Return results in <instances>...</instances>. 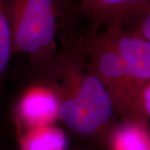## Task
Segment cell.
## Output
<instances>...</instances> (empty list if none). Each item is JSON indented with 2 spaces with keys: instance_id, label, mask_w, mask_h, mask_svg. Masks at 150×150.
<instances>
[{
  "instance_id": "11",
  "label": "cell",
  "mask_w": 150,
  "mask_h": 150,
  "mask_svg": "<svg viewBox=\"0 0 150 150\" xmlns=\"http://www.w3.org/2000/svg\"><path fill=\"white\" fill-rule=\"evenodd\" d=\"M138 106L141 116L150 121V80L140 92Z\"/></svg>"
},
{
  "instance_id": "6",
  "label": "cell",
  "mask_w": 150,
  "mask_h": 150,
  "mask_svg": "<svg viewBox=\"0 0 150 150\" xmlns=\"http://www.w3.org/2000/svg\"><path fill=\"white\" fill-rule=\"evenodd\" d=\"M150 0H78V9L94 25L93 30L126 27Z\"/></svg>"
},
{
  "instance_id": "4",
  "label": "cell",
  "mask_w": 150,
  "mask_h": 150,
  "mask_svg": "<svg viewBox=\"0 0 150 150\" xmlns=\"http://www.w3.org/2000/svg\"><path fill=\"white\" fill-rule=\"evenodd\" d=\"M102 33L118 54L134 90L139 96L142 88L150 80V43L126 27L106 28Z\"/></svg>"
},
{
  "instance_id": "3",
  "label": "cell",
  "mask_w": 150,
  "mask_h": 150,
  "mask_svg": "<svg viewBox=\"0 0 150 150\" xmlns=\"http://www.w3.org/2000/svg\"><path fill=\"white\" fill-rule=\"evenodd\" d=\"M75 40L110 97L118 120L146 119L140 115L139 96L129 76L102 31L92 30L84 35L75 36Z\"/></svg>"
},
{
  "instance_id": "9",
  "label": "cell",
  "mask_w": 150,
  "mask_h": 150,
  "mask_svg": "<svg viewBox=\"0 0 150 150\" xmlns=\"http://www.w3.org/2000/svg\"><path fill=\"white\" fill-rule=\"evenodd\" d=\"M13 52L10 22L5 0H0V76L8 65Z\"/></svg>"
},
{
  "instance_id": "10",
  "label": "cell",
  "mask_w": 150,
  "mask_h": 150,
  "mask_svg": "<svg viewBox=\"0 0 150 150\" xmlns=\"http://www.w3.org/2000/svg\"><path fill=\"white\" fill-rule=\"evenodd\" d=\"M131 23H134V25L130 29L150 43V4Z\"/></svg>"
},
{
  "instance_id": "8",
  "label": "cell",
  "mask_w": 150,
  "mask_h": 150,
  "mask_svg": "<svg viewBox=\"0 0 150 150\" xmlns=\"http://www.w3.org/2000/svg\"><path fill=\"white\" fill-rule=\"evenodd\" d=\"M19 150H69L65 132L55 124L18 133Z\"/></svg>"
},
{
  "instance_id": "7",
  "label": "cell",
  "mask_w": 150,
  "mask_h": 150,
  "mask_svg": "<svg viewBox=\"0 0 150 150\" xmlns=\"http://www.w3.org/2000/svg\"><path fill=\"white\" fill-rule=\"evenodd\" d=\"M117 122L103 143L107 150H150L149 121L142 118Z\"/></svg>"
},
{
  "instance_id": "1",
  "label": "cell",
  "mask_w": 150,
  "mask_h": 150,
  "mask_svg": "<svg viewBox=\"0 0 150 150\" xmlns=\"http://www.w3.org/2000/svg\"><path fill=\"white\" fill-rule=\"evenodd\" d=\"M63 47L42 71L44 83L59 101V120L77 135L96 140L102 147L117 117L112 100L75 35L62 37ZM103 148V147H102Z\"/></svg>"
},
{
  "instance_id": "2",
  "label": "cell",
  "mask_w": 150,
  "mask_h": 150,
  "mask_svg": "<svg viewBox=\"0 0 150 150\" xmlns=\"http://www.w3.org/2000/svg\"><path fill=\"white\" fill-rule=\"evenodd\" d=\"M5 1L14 54L44 69L59 51V32L69 28L78 5L73 0Z\"/></svg>"
},
{
  "instance_id": "5",
  "label": "cell",
  "mask_w": 150,
  "mask_h": 150,
  "mask_svg": "<svg viewBox=\"0 0 150 150\" xmlns=\"http://www.w3.org/2000/svg\"><path fill=\"white\" fill-rule=\"evenodd\" d=\"M18 133L54 124L59 120V101L54 89L44 82L28 88L14 110Z\"/></svg>"
}]
</instances>
